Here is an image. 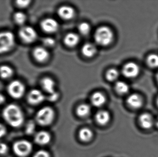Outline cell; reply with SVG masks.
<instances>
[{
	"label": "cell",
	"mask_w": 158,
	"mask_h": 157,
	"mask_svg": "<svg viewBox=\"0 0 158 157\" xmlns=\"http://www.w3.org/2000/svg\"><path fill=\"white\" fill-rule=\"evenodd\" d=\"M32 157H51V155L46 150H40L36 152Z\"/></svg>",
	"instance_id": "obj_32"
},
{
	"label": "cell",
	"mask_w": 158,
	"mask_h": 157,
	"mask_svg": "<svg viewBox=\"0 0 158 157\" xmlns=\"http://www.w3.org/2000/svg\"><path fill=\"white\" fill-rule=\"evenodd\" d=\"M115 88L116 91L120 95L127 94L130 90L129 85L125 82L122 81H118L116 83Z\"/></svg>",
	"instance_id": "obj_23"
},
{
	"label": "cell",
	"mask_w": 158,
	"mask_h": 157,
	"mask_svg": "<svg viewBox=\"0 0 158 157\" xmlns=\"http://www.w3.org/2000/svg\"><path fill=\"white\" fill-rule=\"evenodd\" d=\"M14 21L17 25L19 26H23L27 19V17L26 14L22 12H16L13 16Z\"/></svg>",
	"instance_id": "obj_25"
},
{
	"label": "cell",
	"mask_w": 158,
	"mask_h": 157,
	"mask_svg": "<svg viewBox=\"0 0 158 157\" xmlns=\"http://www.w3.org/2000/svg\"><path fill=\"white\" fill-rule=\"evenodd\" d=\"M33 56L37 61L43 63L49 59L50 53L46 48L42 46L36 47L33 49Z\"/></svg>",
	"instance_id": "obj_12"
},
{
	"label": "cell",
	"mask_w": 158,
	"mask_h": 157,
	"mask_svg": "<svg viewBox=\"0 0 158 157\" xmlns=\"http://www.w3.org/2000/svg\"><path fill=\"white\" fill-rule=\"evenodd\" d=\"M110 114L106 110H100L97 112L95 119L97 122L101 125L107 124L110 120Z\"/></svg>",
	"instance_id": "obj_20"
},
{
	"label": "cell",
	"mask_w": 158,
	"mask_h": 157,
	"mask_svg": "<svg viewBox=\"0 0 158 157\" xmlns=\"http://www.w3.org/2000/svg\"><path fill=\"white\" fill-rule=\"evenodd\" d=\"M122 73L123 76L127 78H135L139 75L140 68L135 63H127L123 66Z\"/></svg>",
	"instance_id": "obj_9"
},
{
	"label": "cell",
	"mask_w": 158,
	"mask_h": 157,
	"mask_svg": "<svg viewBox=\"0 0 158 157\" xmlns=\"http://www.w3.org/2000/svg\"><path fill=\"white\" fill-rule=\"evenodd\" d=\"M95 41L98 45L106 46L112 42L114 38V33L111 29L106 26L98 27L94 35Z\"/></svg>",
	"instance_id": "obj_2"
},
{
	"label": "cell",
	"mask_w": 158,
	"mask_h": 157,
	"mask_svg": "<svg viewBox=\"0 0 158 157\" xmlns=\"http://www.w3.org/2000/svg\"><path fill=\"white\" fill-rule=\"evenodd\" d=\"M7 133L6 127L4 124L0 123V139L3 137Z\"/></svg>",
	"instance_id": "obj_35"
},
{
	"label": "cell",
	"mask_w": 158,
	"mask_h": 157,
	"mask_svg": "<svg viewBox=\"0 0 158 157\" xmlns=\"http://www.w3.org/2000/svg\"><path fill=\"white\" fill-rule=\"evenodd\" d=\"M148 64L152 68L158 67V55L156 54H151L148 57Z\"/></svg>",
	"instance_id": "obj_28"
},
{
	"label": "cell",
	"mask_w": 158,
	"mask_h": 157,
	"mask_svg": "<svg viewBox=\"0 0 158 157\" xmlns=\"http://www.w3.org/2000/svg\"><path fill=\"white\" fill-rule=\"evenodd\" d=\"M32 143L28 140H18L13 144V152L18 157H27L32 152Z\"/></svg>",
	"instance_id": "obj_5"
},
{
	"label": "cell",
	"mask_w": 158,
	"mask_h": 157,
	"mask_svg": "<svg viewBox=\"0 0 158 157\" xmlns=\"http://www.w3.org/2000/svg\"><path fill=\"white\" fill-rule=\"evenodd\" d=\"M91 112L90 106L86 104H81L77 108V113L80 117H85L88 116Z\"/></svg>",
	"instance_id": "obj_24"
},
{
	"label": "cell",
	"mask_w": 158,
	"mask_h": 157,
	"mask_svg": "<svg viewBox=\"0 0 158 157\" xmlns=\"http://www.w3.org/2000/svg\"><path fill=\"white\" fill-rule=\"evenodd\" d=\"M126 102L130 108L134 109L140 108L143 104V100L142 97L136 94H133L129 96Z\"/></svg>",
	"instance_id": "obj_13"
},
{
	"label": "cell",
	"mask_w": 158,
	"mask_h": 157,
	"mask_svg": "<svg viewBox=\"0 0 158 157\" xmlns=\"http://www.w3.org/2000/svg\"><path fill=\"white\" fill-rule=\"evenodd\" d=\"M14 74V70L9 65L0 66V77L3 79H7L12 77Z\"/></svg>",
	"instance_id": "obj_22"
},
{
	"label": "cell",
	"mask_w": 158,
	"mask_h": 157,
	"mask_svg": "<svg viewBox=\"0 0 158 157\" xmlns=\"http://www.w3.org/2000/svg\"><path fill=\"white\" fill-rule=\"evenodd\" d=\"M15 45V35L9 31L0 32V54L11 51Z\"/></svg>",
	"instance_id": "obj_4"
},
{
	"label": "cell",
	"mask_w": 158,
	"mask_h": 157,
	"mask_svg": "<svg viewBox=\"0 0 158 157\" xmlns=\"http://www.w3.org/2000/svg\"><path fill=\"white\" fill-rule=\"evenodd\" d=\"M55 118V112L50 107H44L38 111L35 116V120L41 126H48L52 124Z\"/></svg>",
	"instance_id": "obj_3"
},
{
	"label": "cell",
	"mask_w": 158,
	"mask_h": 157,
	"mask_svg": "<svg viewBox=\"0 0 158 157\" xmlns=\"http://www.w3.org/2000/svg\"><path fill=\"white\" fill-rule=\"evenodd\" d=\"M19 36L24 43L30 44L34 42L38 37L35 29L30 26H23L19 31Z\"/></svg>",
	"instance_id": "obj_7"
},
{
	"label": "cell",
	"mask_w": 158,
	"mask_h": 157,
	"mask_svg": "<svg viewBox=\"0 0 158 157\" xmlns=\"http://www.w3.org/2000/svg\"><path fill=\"white\" fill-rule=\"evenodd\" d=\"M45 99V96L43 93L37 89L31 90L27 96L28 102L31 105H38L43 102Z\"/></svg>",
	"instance_id": "obj_11"
},
{
	"label": "cell",
	"mask_w": 158,
	"mask_h": 157,
	"mask_svg": "<svg viewBox=\"0 0 158 157\" xmlns=\"http://www.w3.org/2000/svg\"><path fill=\"white\" fill-rule=\"evenodd\" d=\"M35 129V125L33 121H30L27 124L26 128V132L27 134L31 135L34 133Z\"/></svg>",
	"instance_id": "obj_30"
},
{
	"label": "cell",
	"mask_w": 158,
	"mask_h": 157,
	"mask_svg": "<svg viewBox=\"0 0 158 157\" xmlns=\"http://www.w3.org/2000/svg\"><path fill=\"white\" fill-rule=\"evenodd\" d=\"M91 101L93 106L96 108H99L106 103V97L101 92H96L91 96Z\"/></svg>",
	"instance_id": "obj_17"
},
{
	"label": "cell",
	"mask_w": 158,
	"mask_h": 157,
	"mask_svg": "<svg viewBox=\"0 0 158 157\" xmlns=\"http://www.w3.org/2000/svg\"><path fill=\"white\" fill-rule=\"evenodd\" d=\"M34 142L37 144L44 146L48 144L51 140V135L46 131H40L35 134Z\"/></svg>",
	"instance_id": "obj_15"
},
{
	"label": "cell",
	"mask_w": 158,
	"mask_h": 157,
	"mask_svg": "<svg viewBox=\"0 0 158 157\" xmlns=\"http://www.w3.org/2000/svg\"><path fill=\"white\" fill-rule=\"evenodd\" d=\"M59 97V94L57 91H56L52 94H50L48 97V100L51 102H55L58 99Z\"/></svg>",
	"instance_id": "obj_34"
},
{
	"label": "cell",
	"mask_w": 158,
	"mask_h": 157,
	"mask_svg": "<svg viewBox=\"0 0 158 157\" xmlns=\"http://www.w3.org/2000/svg\"><path fill=\"white\" fill-rule=\"evenodd\" d=\"M43 43L45 48H51L53 47L55 45L56 41L54 39L51 37H46L44 38L43 40Z\"/></svg>",
	"instance_id": "obj_29"
},
{
	"label": "cell",
	"mask_w": 158,
	"mask_h": 157,
	"mask_svg": "<svg viewBox=\"0 0 158 157\" xmlns=\"http://www.w3.org/2000/svg\"><path fill=\"white\" fill-rule=\"evenodd\" d=\"M41 27L44 32L47 33H54L59 29V24L56 19L46 18L41 22Z\"/></svg>",
	"instance_id": "obj_10"
},
{
	"label": "cell",
	"mask_w": 158,
	"mask_h": 157,
	"mask_svg": "<svg viewBox=\"0 0 158 157\" xmlns=\"http://www.w3.org/2000/svg\"><path fill=\"white\" fill-rule=\"evenodd\" d=\"M31 1H21V0H19L15 2V4L18 7L20 8H25L28 7L30 4Z\"/></svg>",
	"instance_id": "obj_31"
},
{
	"label": "cell",
	"mask_w": 158,
	"mask_h": 157,
	"mask_svg": "<svg viewBox=\"0 0 158 157\" xmlns=\"http://www.w3.org/2000/svg\"><path fill=\"white\" fill-rule=\"evenodd\" d=\"M156 103H157V107H158V97L157 99Z\"/></svg>",
	"instance_id": "obj_38"
},
{
	"label": "cell",
	"mask_w": 158,
	"mask_h": 157,
	"mask_svg": "<svg viewBox=\"0 0 158 157\" xmlns=\"http://www.w3.org/2000/svg\"><path fill=\"white\" fill-rule=\"evenodd\" d=\"M80 37L78 34L73 32L68 33L64 38V42L68 47L73 48L78 44Z\"/></svg>",
	"instance_id": "obj_19"
},
{
	"label": "cell",
	"mask_w": 158,
	"mask_h": 157,
	"mask_svg": "<svg viewBox=\"0 0 158 157\" xmlns=\"http://www.w3.org/2000/svg\"><path fill=\"white\" fill-rule=\"evenodd\" d=\"M155 126L158 128V117L155 119Z\"/></svg>",
	"instance_id": "obj_37"
},
{
	"label": "cell",
	"mask_w": 158,
	"mask_h": 157,
	"mask_svg": "<svg viewBox=\"0 0 158 157\" xmlns=\"http://www.w3.org/2000/svg\"><path fill=\"white\" fill-rule=\"evenodd\" d=\"M9 147L6 144L0 143V155H3L8 153Z\"/></svg>",
	"instance_id": "obj_33"
},
{
	"label": "cell",
	"mask_w": 158,
	"mask_h": 157,
	"mask_svg": "<svg viewBox=\"0 0 158 157\" xmlns=\"http://www.w3.org/2000/svg\"><path fill=\"white\" fill-rule=\"evenodd\" d=\"M78 30L80 34L84 36L89 34L91 31V26L88 23L86 22H82L78 26Z\"/></svg>",
	"instance_id": "obj_27"
},
{
	"label": "cell",
	"mask_w": 158,
	"mask_h": 157,
	"mask_svg": "<svg viewBox=\"0 0 158 157\" xmlns=\"http://www.w3.org/2000/svg\"><path fill=\"white\" fill-rule=\"evenodd\" d=\"M6 101V98L2 94L0 93V105L3 104Z\"/></svg>",
	"instance_id": "obj_36"
},
{
	"label": "cell",
	"mask_w": 158,
	"mask_h": 157,
	"mask_svg": "<svg viewBox=\"0 0 158 157\" xmlns=\"http://www.w3.org/2000/svg\"><path fill=\"white\" fill-rule=\"evenodd\" d=\"M157 82L158 83V73L157 74Z\"/></svg>",
	"instance_id": "obj_39"
},
{
	"label": "cell",
	"mask_w": 158,
	"mask_h": 157,
	"mask_svg": "<svg viewBox=\"0 0 158 157\" xmlns=\"http://www.w3.org/2000/svg\"><path fill=\"white\" fill-rule=\"evenodd\" d=\"M138 120L140 127L144 130H150L155 126V119L148 112H143L140 114Z\"/></svg>",
	"instance_id": "obj_8"
},
{
	"label": "cell",
	"mask_w": 158,
	"mask_h": 157,
	"mask_svg": "<svg viewBox=\"0 0 158 157\" xmlns=\"http://www.w3.org/2000/svg\"><path fill=\"white\" fill-rule=\"evenodd\" d=\"M57 14L59 17L64 20H69L74 18L75 11L74 8L69 6H63L58 8Z\"/></svg>",
	"instance_id": "obj_14"
},
{
	"label": "cell",
	"mask_w": 158,
	"mask_h": 157,
	"mask_svg": "<svg viewBox=\"0 0 158 157\" xmlns=\"http://www.w3.org/2000/svg\"><path fill=\"white\" fill-rule=\"evenodd\" d=\"M41 85L43 89L49 95L56 91L55 82L50 77H45L43 78L41 81Z\"/></svg>",
	"instance_id": "obj_16"
},
{
	"label": "cell",
	"mask_w": 158,
	"mask_h": 157,
	"mask_svg": "<svg viewBox=\"0 0 158 157\" xmlns=\"http://www.w3.org/2000/svg\"><path fill=\"white\" fill-rule=\"evenodd\" d=\"M97 51V49L95 45L91 42L85 43L81 48L82 53L87 58H92L94 56Z\"/></svg>",
	"instance_id": "obj_18"
},
{
	"label": "cell",
	"mask_w": 158,
	"mask_h": 157,
	"mask_svg": "<svg viewBox=\"0 0 158 157\" xmlns=\"http://www.w3.org/2000/svg\"><path fill=\"white\" fill-rule=\"evenodd\" d=\"M7 93L15 99H19L24 96L26 91L25 85L19 80H13L8 84Z\"/></svg>",
	"instance_id": "obj_6"
},
{
	"label": "cell",
	"mask_w": 158,
	"mask_h": 157,
	"mask_svg": "<svg viewBox=\"0 0 158 157\" xmlns=\"http://www.w3.org/2000/svg\"><path fill=\"white\" fill-rule=\"evenodd\" d=\"M79 137L82 142H89L93 138V131L89 128H82L79 131Z\"/></svg>",
	"instance_id": "obj_21"
},
{
	"label": "cell",
	"mask_w": 158,
	"mask_h": 157,
	"mask_svg": "<svg viewBox=\"0 0 158 157\" xmlns=\"http://www.w3.org/2000/svg\"><path fill=\"white\" fill-rule=\"evenodd\" d=\"M119 73L118 71L115 69H109L107 71L106 74V77L107 80L110 82L115 81L118 77Z\"/></svg>",
	"instance_id": "obj_26"
},
{
	"label": "cell",
	"mask_w": 158,
	"mask_h": 157,
	"mask_svg": "<svg viewBox=\"0 0 158 157\" xmlns=\"http://www.w3.org/2000/svg\"><path fill=\"white\" fill-rule=\"evenodd\" d=\"M2 116L6 122L13 128H19L25 121L23 111L15 104H8L6 106L3 110Z\"/></svg>",
	"instance_id": "obj_1"
}]
</instances>
